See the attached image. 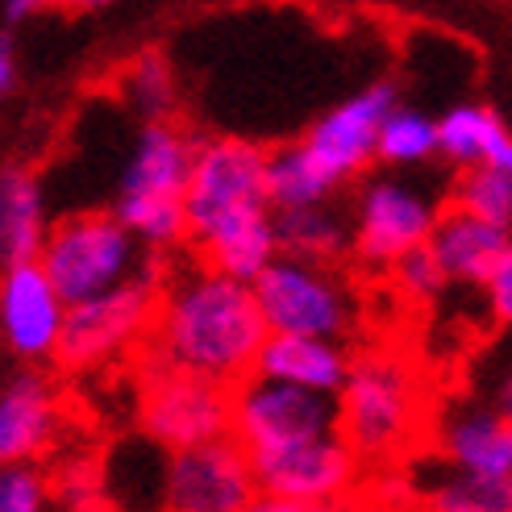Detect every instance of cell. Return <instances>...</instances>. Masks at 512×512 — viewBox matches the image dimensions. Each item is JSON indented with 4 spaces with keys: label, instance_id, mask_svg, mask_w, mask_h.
I'll return each mask as SVG.
<instances>
[{
    "label": "cell",
    "instance_id": "obj_15",
    "mask_svg": "<svg viewBox=\"0 0 512 512\" xmlns=\"http://www.w3.org/2000/svg\"><path fill=\"white\" fill-rule=\"evenodd\" d=\"M196 146L171 121H146L121 171V196H188V179L196 163Z\"/></svg>",
    "mask_w": 512,
    "mask_h": 512
},
{
    "label": "cell",
    "instance_id": "obj_23",
    "mask_svg": "<svg viewBox=\"0 0 512 512\" xmlns=\"http://www.w3.org/2000/svg\"><path fill=\"white\" fill-rule=\"evenodd\" d=\"M504 142H508V130L500 125V117L488 113L483 105H454L438 121V150L463 171L492 167L496 150Z\"/></svg>",
    "mask_w": 512,
    "mask_h": 512
},
{
    "label": "cell",
    "instance_id": "obj_35",
    "mask_svg": "<svg viewBox=\"0 0 512 512\" xmlns=\"http://www.w3.org/2000/svg\"><path fill=\"white\" fill-rule=\"evenodd\" d=\"M30 13H34V5H30V0H9V5H5V21H9V25L25 21Z\"/></svg>",
    "mask_w": 512,
    "mask_h": 512
},
{
    "label": "cell",
    "instance_id": "obj_26",
    "mask_svg": "<svg viewBox=\"0 0 512 512\" xmlns=\"http://www.w3.org/2000/svg\"><path fill=\"white\" fill-rule=\"evenodd\" d=\"M438 150V121L425 117L421 109H404L396 105L392 117L383 121L379 130V159L383 163H396V167H417L429 163Z\"/></svg>",
    "mask_w": 512,
    "mask_h": 512
},
{
    "label": "cell",
    "instance_id": "obj_8",
    "mask_svg": "<svg viewBox=\"0 0 512 512\" xmlns=\"http://www.w3.org/2000/svg\"><path fill=\"white\" fill-rule=\"evenodd\" d=\"M155 309H159V284H146V279H134V284L105 292L96 300L71 304L55 358L67 371L105 367L113 358L146 346Z\"/></svg>",
    "mask_w": 512,
    "mask_h": 512
},
{
    "label": "cell",
    "instance_id": "obj_18",
    "mask_svg": "<svg viewBox=\"0 0 512 512\" xmlns=\"http://www.w3.org/2000/svg\"><path fill=\"white\" fill-rule=\"evenodd\" d=\"M196 259L204 267H213L229 279H238V284L254 288L263 279V271L279 259V234H275L271 209L221 221L217 229H209V234L196 242Z\"/></svg>",
    "mask_w": 512,
    "mask_h": 512
},
{
    "label": "cell",
    "instance_id": "obj_36",
    "mask_svg": "<svg viewBox=\"0 0 512 512\" xmlns=\"http://www.w3.org/2000/svg\"><path fill=\"white\" fill-rule=\"evenodd\" d=\"M63 512H113L109 504H100V500H92V504H67Z\"/></svg>",
    "mask_w": 512,
    "mask_h": 512
},
{
    "label": "cell",
    "instance_id": "obj_14",
    "mask_svg": "<svg viewBox=\"0 0 512 512\" xmlns=\"http://www.w3.org/2000/svg\"><path fill=\"white\" fill-rule=\"evenodd\" d=\"M438 454L458 471L512 483V421L496 417L479 400L458 404L438 421Z\"/></svg>",
    "mask_w": 512,
    "mask_h": 512
},
{
    "label": "cell",
    "instance_id": "obj_16",
    "mask_svg": "<svg viewBox=\"0 0 512 512\" xmlns=\"http://www.w3.org/2000/svg\"><path fill=\"white\" fill-rule=\"evenodd\" d=\"M59 429V400L42 375H21L0 392V467H34Z\"/></svg>",
    "mask_w": 512,
    "mask_h": 512
},
{
    "label": "cell",
    "instance_id": "obj_30",
    "mask_svg": "<svg viewBox=\"0 0 512 512\" xmlns=\"http://www.w3.org/2000/svg\"><path fill=\"white\" fill-rule=\"evenodd\" d=\"M475 392L483 408L512 421V350H488V358L475 371Z\"/></svg>",
    "mask_w": 512,
    "mask_h": 512
},
{
    "label": "cell",
    "instance_id": "obj_37",
    "mask_svg": "<svg viewBox=\"0 0 512 512\" xmlns=\"http://www.w3.org/2000/svg\"><path fill=\"white\" fill-rule=\"evenodd\" d=\"M338 512H396V508H383V504H346V508H338Z\"/></svg>",
    "mask_w": 512,
    "mask_h": 512
},
{
    "label": "cell",
    "instance_id": "obj_22",
    "mask_svg": "<svg viewBox=\"0 0 512 512\" xmlns=\"http://www.w3.org/2000/svg\"><path fill=\"white\" fill-rule=\"evenodd\" d=\"M275 234H279V254L300 259V263H317V267H329L354 246V234L325 204L296 209V213H275Z\"/></svg>",
    "mask_w": 512,
    "mask_h": 512
},
{
    "label": "cell",
    "instance_id": "obj_10",
    "mask_svg": "<svg viewBox=\"0 0 512 512\" xmlns=\"http://www.w3.org/2000/svg\"><path fill=\"white\" fill-rule=\"evenodd\" d=\"M254 496V463L234 438L167 454L163 512H246Z\"/></svg>",
    "mask_w": 512,
    "mask_h": 512
},
{
    "label": "cell",
    "instance_id": "obj_7",
    "mask_svg": "<svg viewBox=\"0 0 512 512\" xmlns=\"http://www.w3.org/2000/svg\"><path fill=\"white\" fill-rule=\"evenodd\" d=\"M188 229L200 242L229 217L271 209L267 204V150L242 138H209L196 146L188 179Z\"/></svg>",
    "mask_w": 512,
    "mask_h": 512
},
{
    "label": "cell",
    "instance_id": "obj_4",
    "mask_svg": "<svg viewBox=\"0 0 512 512\" xmlns=\"http://www.w3.org/2000/svg\"><path fill=\"white\" fill-rule=\"evenodd\" d=\"M138 421L146 438L167 454L225 442L234 433V388H221L204 375L142 363Z\"/></svg>",
    "mask_w": 512,
    "mask_h": 512
},
{
    "label": "cell",
    "instance_id": "obj_34",
    "mask_svg": "<svg viewBox=\"0 0 512 512\" xmlns=\"http://www.w3.org/2000/svg\"><path fill=\"white\" fill-rule=\"evenodd\" d=\"M246 512H334V508H317V504H300V500H279V496H254Z\"/></svg>",
    "mask_w": 512,
    "mask_h": 512
},
{
    "label": "cell",
    "instance_id": "obj_24",
    "mask_svg": "<svg viewBox=\"0 0 512 512\" xmlns=\"http://www.w3.org/2000/svg\"><path fill=\"white\" fill-rule=\"evenodd\" d=\"M329 192H334V184H329L325 171L309 159V150L300 142L267 155V204L275 213L317 209V204H325Z\"/></svg>",
    "mask_w": 512,
    "mask_h": 512
},
{
    "label": "cell",
    "instance_id": "obj_33",
    "mask_svg": "<svg viewBox=\"0 0 512 512\" xmlns=\"http://www.w3.org/2000/svg\"><path fill=\"white\" fill-rule=\"evenodd\" d=\"M17 84V46L9 34H0V96H9Z\"/></svg>",
    "mask_w": 512,
    "mask_h": 512
},
{
    "label": "cell",
    "instance_id": "obj_2",
    "mask_svg": "<svg viewBox=\"0 0 512 512\" xmlns=\"http://www.w3.org/2000/svg\"><path fill=\"white\" fill-rule=\"evenodd\" d=\"M38 263L67 304L96 300L105 292L134 284V279H146V284L163 288L159 259L146 246H138L130 238V229H125L113 213L63 217L46 234Z\"/></svg>",
    "mask_w": 512,
    "mask_h": 512
},
{
    "label": "cell",
    "instance_id": "obj_21",
    "mask_svg": "<svg viewBox=\"0 0 512 512\" xmlns=\"http://www.w3.org/2000/svg\"><path fill=\"white\" fill-rule=\"evenodd\" d=\"M425 500V512H512V483L458 471L446 454H438V471L413 479Z\"/></svg>",
    "mask_w": 512,
    "mask_h": 512
},
{
    "label": "cell",
    "instance_id": "obj_17",
    "mask_svg": "<svg viewBox=\"0 0 512 512\" xmlns=\"http://www.w3.org/2000/svg\"><path fill=\"white\" fill-rule=\"evenodd\" d=\"M354 358L342 350V342H321V338H292V334H271L254 375L288 383L300 392L317 396H342L350 379Z\"/></svg>",
    "mask_w": 512,
    "mask_h": 512
},
{
    "label": "cell",
    "instance_id": "obj_27",
    "mask_svg": "<svg viewBox=\"0 0 512 512\" xmlns=\"http://www.w3.org/2000/svg\"><path fill=\"white\" fill-rule=\"evenodd\" d=\"M454 209H463L475 221H488V225L512 234V175H504L496 167L463 171V179L454 184Z\"/></svg>",
    "mask_w": 512,
    "mask_h": 512
},
{
    "label": "cell",
    "instance_id": "obj_5",
    "mask_svg": "<svg viewBox=\"0 0 512 512\" xmlns=\"http://www.w3.org/2000/svg\"><path fill=\"white\" fill-rule=\"evenodd\" d=\"M338 433V396L300 392L288 383L250 375L234 388V438L250 458L284 454Z\"/></svg>",
    "mask_w": 512,
    "mask_h": 512
},
{
    "label": "cell",
    "instance_id": "obj_6",
    "mask_svg": "<svg viewBox=\"0 0 512 512\" xmlns=\"http://www.w3.org/2000/svg\"><path fill=\"white\" fill-rule=\"evenodd\" d=\"M254 296H259L271 334L338 342L354 325V296L342 279L329 267L300 263L288 254H279L263 271V279L254 284Z\"/></svg>",
    "mask_w": 512,
    "mask_h": 512
},
{
    "label": "cell",
    "instance_id": "obj_12",
    "mask_svg": "<svg viewBox=\"0 0 512 512\" xmlns=\"http://www.w3.org/2000/svg\"><path fill=\"white\" fill-rule=\"evenodd\" d=\"M392 109H396V88L375 84L342 100L334 113H325L300 146L309 150V159L325 171L329 184H342V179L358 175L379 155V130L392 117Z\"/></svg>",
    "mask_w": 512,
    "mask_h": 512
},
{
    "label": "cell",
    "instance_id": "obj_19",
    "mask_svg": "<svg viewBox=\"0 0 512 512\" xmlns=\"http://www.w3.org/2000/svg\"><path fill=\"white\" fill-rule=\"evenodd\" d=\"M512 246V234L508 229H496L488 221H475L471 213L463 209H450L442 213L438 229L429 238V250L433 259L442 263L446 279H458V284H479L492 275V267L500 263V254Z\"/></svg>",
    "mask_w": 512,
    "mask_h": 512
},
{
    "label": "cell",
    "instance_id": "obj_31",
    "mask_svg": "<svg viewBox=\"0 0 512 512\" xmlns=\"http://www.w3.org/2000/svg\"><path fill=\"white\" fill-rule=\"evenodd\" d=\"M392 271H396V279H400V288H404L408 296H417V300L442 296V288L450 284L446 271H442V263L433 259V250H429V246H421V250H413V254H404V259H400Z\"/></svg>",
    "mask_w": 512,
    "mask_h": 512
},
{
    "label": "cell",
    "instance_id": "obj_9",
    "mask_svg": "<svg viewBox=\"0 0 512 512\" xmlns=\"http://www.w3.org/2000/svg\"><path fill=\"white\" fill-rule=\"evenodd\" d=\"M250 463H254V479H259L263 496L300 500V504H317L334 512L354 504V492L363 488V471H367V463L358 458V450L342 433L284 450V454L250 458Z\"/></svg>",
    "mask_w": 512,
    "mask_h": 512
},
{
    "label": "cell",
    "instance_id": "obj_3",
    "mask_svg": "<svg viewBox=\"0 0 512 512\" xmlns=\"http://www.w3.org/2000/svg\"><path fill=\"white\" fill-rule=\"evenodd\" d=\"M421 425V383L396 354H358L338 396V433L363 463L400 454Z\"/></svg>",
    "mask_w": 512,
    "mask_h": 512
},
{
    "label": "cell",
    "instance_id": "obj_32",
    "mask_svg": "<svg viewBox=\"0 0 512 512\" xmlns=\"http://www.w3.org/2000/svg\"><path fill=\"white\" fill-rule=\"evenodd\" d=\"M483 292H488V309L500 325H512V246L500 254V263L492 267V275L483 279Z\"/></svg>",
    "mask_w": 512,
    "mask_h": 512
},
{
    "label": "cell",
    "instance_id": "obj_25",
    "mask_svg": "<svg viewBox=\"0 0 512 512\" xmlns=\"http://www.w3.org/2000/svg\"><path fill=\"white\" fill-rule=\"evenodd\" d=\"M113 217L130 229V238L150 254L171 250L192 238L188 229V204L175 196H117Z\"/></svg>",
    "mask_w": 512,
    "mask_h": 512
},
{
    "label": "cell",
    "instance_id": "obj_29",
    "mask_svg": "<svg viewBox=\"0 0 512 512\" xmlns=\"http://www.w3.org/2000/svg\"><path fill=\"white\" fill-rule=\"evenodd\" d=\"M0 512H50V483L38 467H0Z\"/></svg>",
    "mask_w": 512,
    "mask_h": 512
},
{
    "label": "cell",
    "instance_id": "obj_28",
    "mask_svg": "<svg viewBox=\"0 0 512 512\" xmlns=\"http://www.w3.org/2000/svg\"><path fill=\"white\" fill-rule=\"evenodd\" d=\"M121 88L130 96V105L142 109L150 121H163V113L171 109L175 88H171V71L159 55H142L130 71L121 75Z\"/></svg>",
    "mask_w": 512,
    "mask_h": 512
},
{
    "label": "cell",
    "instance_id": "obj_1",
    "mask_svg": "<svg viewBox=\"0 0 512 512\" xmlns=\"http://www.w3.org/2000/svg\"><path fill=\"white\" fill-rule=\"evenodd\" d=\"M271 338L259 296L200 259L163 279L159 309L138 363L188 371L238 388L259 367V354Z\"/></svg>",
    "mask_w": 512,
    "mask_h": 512
},
{
    "label": "cell",
    "instance_id": "obj_11",
    "mask_svg": "<svg viewBox=\"0 0 512 512\" xmlns=\"http://www.w3.org/2000/svg\"><path fill=\"white\" fill-rule=\"evenodd\" d=\"M438 221L442 209L425 192L396 179H375L354 213V250L375 267H396L404 254L429 246Z\"/></svg>",
    "mask_w": 512,
    "mask_h": 512
},
{
    "label": "cell",
    "instance_id": "obj_13",
    "mask_svg": "<svg viewBox=\"0 0 512 512\" xmlns=\"http://www.w3.org/2000/svg\"><path fill=\"white\" fill-rule=\"evenodd\" d=\"M71 304L50 284L42 263L0 271V334L21 358H55Z\"/></svg>",
    "mask_w": 512,
    "mask_h": 512
},
{
    "label": "cell",
    "instance_id": "obj_20",
    "mask_svg": "<svg viewBox=\"0 0 512 512\" xmlns=\"http://www.w3.org/2000/svg\"><path fill=\"white\" fill-rule=\"evenodd\" d=\"M46 234L38 175L30 167H0V267L38 263Z\"/></svg>",
    "mask_w": 512,
    "mask_h": 512
}]
</instances>
